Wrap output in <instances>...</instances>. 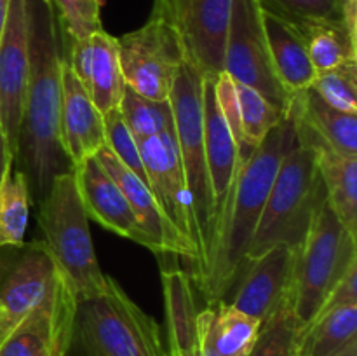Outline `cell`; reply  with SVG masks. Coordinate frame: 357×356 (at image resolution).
<instances>
[{"label": "cell", "instance_id": "cell-1", "mask_svg": "<svg viewBox=\"0 0 357 356\" xmlns=\"http://www.w3.org/2000/svg\"><path fill=\"white\" fill-rule=\"evenodd\" d=\"M28 77L21 114L16 166L26 177L31 199L40 201L58 175L73 170L59 138L61 27L51 0H26Z\"/></svg>", "mask_w": 357, "mask_h": 356}, {"label": "cell", "instance_id": "cell-2", "mask_svg": "<svg viewBox=\"0 0 357 356\" xmlns=\"http://www.w3.org/2000/svg\"><path fill=\"white\" fill-rule=\"evenodd\" d=\"M295 143V122L286 115L241 164L225 208L213 230L204 271L194 281L206 304L225 300L236 285L275 175Z\"/></svg>", "mask_w": 357, "mask_h": 356}, {"label": "cell", "instance_id": "cell-3", "mask_svg": "<svg viewBox=\"0 0 357 356\" xmlns=\"http://www.w3.org/2000/svg\"><path fill=\"white\" fill-rule=\"evenodd\" d=\"M324 201L326 192L317 170L316 150L310 143L296 138L275 175L246 260L275 246L295 250L302 246Z\"/></svg>", "mask_w": 357, "mask_h": 356}, {"label": "cell", "instance_id": "cell-4", "mask_svg": "<svg viewBox=\"0 0 357 356\" xmlns=\"http://www.w3.org/2000/svg\"><path fill=\"white\" fill-rule=\"evenodd\" d=\"M37 205L38 227L44 234L42 241L77 300L103 292L110 276L101 271L98 262L89 216L80 199L73 170L58 175Z\"/></svg>", "mask_w": 357, "mask_h": 356}, {"label": "cell", "instance_id": "cell-5", "mask_svg": "<svg viewBox=\"0 0 357 356\" xmlns=\"http://www.w3.org/2000/svg\"><path fill=\"white\" fill-rule=\"evenodd\" d=\"M75 342L86 356H167L159 323L114 278L101 293L77 300Z\"/></svg>", "mask_w": 357, "mask_h": 356}, {"label": "cell", "instance_id": "cell-6", "mask_svg": "<svg viewBox=\"0 0 357 356\" xmlns=\"http://www.w3.org/2000/svg\"><path fill=\"white\" fill-rule=\"evenodd\" d=\"M356 237L324 201L298 248L293 313L300 330L317 316L328 295L357 262Z\"/></svg>", "mask_w": 357, "mask_h": 356}, {"label": "cell", "instance_id": "cell-7", "mask_svg": "<svg viewBox=\"0 0 357 356\" xmlns=\"http://www.w3.org/2000/svg\"><path fill=\"white\" fill-rule=\"evenodd\" d=\"M117 45L126 86L150 100H169L187 59L169 0H153L146 23L117 37Z\"/></svg>", "mask_w": 357, "mask_h": 356}, {"label": "cell", "instance_id": "cell-8", "mask_svg": "<svg viewBox=\"0 0 357 356\" xmlns=\"http://www.w3.org/2000/svg\"><path fill=\"white\" fill-rule=\"evenodd\" d=\"M138 147L146 184L155 195L164 218L183 248V260L190 265V271L187 272L192 281H195L204 267V241L178 152L174 128L150 138L138 140Z\"/></svg>", "mask_w": 357, "mask_h": 356}, {"label": "cell", "instance_id": "cell-9", "mask_svg": "<svg viewBox=\"0 0 357 356\" xmlns=\"http://www.w3.org/2000/svg\"><path fill=\"white\" fill-rule=\"evenodd\" d=\"M202 86H204V75L188 59H185L174 79L169 103L173 108L174 138L178 143V152H180L192 199H194L195 213H197L199 227H201L202 241H204V251L208 257L213 229V195L204 150Z\"/></svg>", "mask_w": 357, "mask_h": 356}, {"label": "cell", "instance_id": "cell-10", "mask_svg": "<svg viewBox=\"0 0 357 356\" xmlns=\"http://www.w3.org/2000/svg\"><path fill=\"white\" fill-rule=\"evenodd\" d=\"M63 279L42 239L0 248V342L44 306Z\"/></svg>", "mask_w": 357, "mask_h": 356}, {"label": "cell", "instance_id": "cell-11", "mask_svg": "<svg viewBox=\"0 0 357 356\" xmlns=\"http://www.w3.org/2000/svg\"><path fill=\"white\" fill-rule=\"evenodd\" d=\"M223 72L236 82L257 89L288 114L291 96L274 72L265 35L264 9L258 0H232Z\"/></svg>", "mask_w": 357, "mask_h": 356}, {"label": "cell", "instance_id": "cell-12", "mask_svg": "<svg viewBox=\"0 0 357 356\" xmlns=\"http://www.w3.org/2000/svg\"><path fill=\"white\" fill-rule=\"evenodd\" d=\"M298 248L275 246L244 264L227 302L261 325L295 295Z\"/></svg>", "mask_w": 357, "mask_h": 356}, {"label": "cell", "instance_id": "cell-13", "mask_svg": "<svg viewBox=\"0 0 357 356\" xmlns=\"http://www.w3.org/2000/svg\"><path fill=\"white\" fill-rule=\"evenodd\" d=\"M187 59L204 77L223 72L232 0H169Z\"/></svg>", "mask_w": 357, "mask_h": 356}, {"label": "cell", "instance_id": "cell-14", "mask_svg": "<svg viewBox=\"0 0 357 356\" xmlns=\"http://www.w3.org/2000/svg\"><path fill=\"white\" fill-rule=\"evenodd\" d=\"M28 58L26 0H10L9 14L0 35V121L6 133L7 149L14 161L20 142Z\"/></svg>", "mask_w": 357, "mask_h": 356}, {"label": "cell", "instance_id": "cell-15", "mask_svg": "<svg viewBox=\"0 0 357 356\" xmlns=\"http://www.w3.org/2000/svg\"><path fill=\"white\" fill-rule=\"evenodd\" d=\"M77 297L66 279L54 295L0 342V356H66L73 346Z\"/></svg>", "mask_w": 357, "mask_h": 356}, {"label": "cell", "instance_id": "cell-16", "mask_svg": "<svg viewBox=\"0 0 357 356\" xmlns=\"http://www.w3.org/2000/svg\"><path fill=\"white\" fill-rule=\"evenodd\" d=\"M65 58L101 114L119 108L128 86L119 58L117 37L101 28L89 37L68 40Z\"/></svg>", "mask_w": 357, "mask_h": 356}, {"label": "cell", "instance_id": "cell-17", "mask_svg": "<svg viewBox=\"0 0 357 356\" xmlns=\"http://www.w3.org/2000/svg\"><path fill=\"white\" fill-rule=\"evenodd\" d=\"M59 138L72 166L98 154L107 145L103 114L75 73L70 70L66 58L61 66V107H59Z\"/></svg>", "mask_w": 357, "mask_h": 356}, {"label": "cell", "instance_id": "cell-18", "mask_svg": "<svg viewBox=\"0 0 357 356\" xmlns=\"http://www.w3.org/2000/svg\"><path fill=\"white\" fill-rule=\"evenodd\" d=\"M73 173L89 220H94L117 236L146 246L145 236L124 192L119 188L110 173L98 163L96 157L84 159L73 166Z\"/></svg>", "mask_w": 357, "mask_h": 356}, {"label": "cell", "instance_id": "cell-19", "mask_svg": "<svg viewBox=\"0 0 357 356\" xmlns=\"http://www.w3.org/2000/svg\"><path fill=\"white\" fill-rule=\"evenodd\" d=\"M202 96H204L206 164H208L209 185H211L213 195V230L225 208V202L244 161L241 157L239 147L234 140L232 131L223 119L218 101H216L215 77H204Z\"/></svg>", "mask_w": 357, "mask_h": 356}, {"label": "cell", "instance_id": "cell-20", "mask_svg": "<svg viewBox=\"0 0 357 356\" xmlns=\"http://www.w3.org/2000/svg\"><path fill=\"white\" fill-rule=\"evenodd\" d=\"M94 157L110 173L119 188L124 192L126 199L138 220L139 229L145 236V248L153 251L159 258H166L167 255L183 258V248L171 230L169 223L164 218L149 184L143 181L135 171L126 168L107 145L101 147Z\"/></svg>", "mask_w": 357, "mask_h": 356}, {"label": "cell", "instance_id": "cell-21", "mask_svg": "<svg viewBox=\"0 0 357 356\" xmlns=\"http://www.w3.org/2000/svg\"><path fill=\"white\" fill-rule=\"evenodd\" d=\"M199 342L202 356H248L257 344L261 323L227 300L199 309Z\"/></svg>", "mask_w": 357, "mask_h": 356}, {"label": "cell", "instance_id": "cell-22", "mask_svg": "<svg viewBox=\"0 0 357 356\" xmlns=\"http://www.w3.org/2000/svg\"><path fill=\"white\" fill-rule=\"evenodd\" d=\"M166 306L167 356H202L199 342L197 290L190 274L176 265L160 267Z\"/></svg>", "mask_w": 357, "mask_h": 356}, {"label": "cell", "instance_id": "cell-23", "mask_svg": "<svg viewBox=\"0 0 357 356\" xmlns=\"http://www.w3.org/2000/svg\"><path fill=\"white\" fill-rule=\"evenodd\" d=\"M295 131L296 138L310 143L316 150L317 170L326 192L328 206L342 225L357 236V157L335 152L296 124Z\"/></svg>", "mask_w": 357, "mask_h": 356}, {"label": "cell", "instance_id": "cell-24", "mask_svg": "<svg viewBox=\"0 0 357 356\" xmlns=\"http://www.w3.org/2000/svg\"><path fill=\"white\" fill-rule=\"evenodd\" d=\"M288 115L331 150L357 157V115L330 107L312 87L291 98Z\"/></svg>", "mask_w": 357, "mask_h": 356}, {"label": "cell", "instance_id": "cell-25", "mask_svg": "<svg viewBox=\"0 0 357 356\" xmlns=\"http://www.w3.org/2000/svg\"><path fill=\"white\" fill-rule=\"evenodd\" d=\"M264 27L274 72L286 93L293 98L309 89L316 70L307 54L305 40L298 27L267 10H264Z\"/></svg>", "mask_w": 357, "mask_h": 356}, {"label": "cell", "instance_id": "cell-26", "mask_svg": "<svg viewBox=\"0 0 357 356\" xmlns=\"http://www.w3.org/2000/svg\"><path fill=\"white\" fill-rule=\"evenodd\" d=\"M357 341V302L324 309L298 332L295 356H337Z\"/></svg>", "mask_w": 357, "mask_h": 356}, {"label": "cell", "instance_id": "cell-27", "mask_svg": "<svg viewBox=\"0 0 357 356\" xmlns=\"http://www.w3.org/2000/svg\"><path fill=\"white\" fill-rule=\"evenodd\" d=\"M31 202L26 177L10 161L0 180V248L23 243Z\"/></svg>", "mask_w": 357, "mask_h": 356}, {"label": "cell", "instance_id": "cell-28", "mask_svg": "<svg viewBox=\"0 0 357 356\" xmlns=\"http://www.w3.org/2000/svg\"><path fill=\"white\" fill-rule=\"evenodd\" d=\"M305 40L307 54L316 73L328 72L349 61H357V40L340 23L296 24Z\"/></svg>", "mask_w": 357, "mask_h": 356}, {"label": "cell", "instance_id": "cell-29", "mask_svg": "<svg viewBox=\"0 0 357 356\" xmlns=\"http://www.w3.org/2000/svg\"><path fill=\"white\" fill-rule=\"evenodd\" d=\"M119 112L136 140L150 138L174 128L169 100H150L135 93L131 87H126Z\"/></svg>", "mask_w": 357, "mask_h": 356}, {"label": "cell", "instance_id": "cell-30", "mask_svg": "<svg viewBox=\"0 0 357 356\" xmlns=\"http://www.w3.org/2000/svg\"><path fill=\"white\" fill-rule=\"evenodd\" d=\"M237 101H239V115L243 135L251 149H257L265 136L286 117V112L275 107L272 101L257 89L244 84L236 82Z\"/></svg>", "mask_w": 357, "mask_h": 356}, {"label": "cell", "instance_id": "cell-31", "mask_svg": "<svg viewBox=\"0 0 357 356\" xmlns=\"http://www.w3.org/2000/svg\"><path fill=\"white\" fill-rule=\"evenodd\" d=\"M300 325L293 313V302L286 304L261 325L257 344L248 356H295Z\"/></svg>", "mask_w": 357, "mask_h": 356}, {"label": "cell", "instance_id": "cell-32", "mask_svg": "<svg viewBox=\"0 0 357 356\" xmlns=\"http://www.w3.org/2000/svg\"><path fill=\"white\" fill-rule=\"evenodd\" d=\"M310 87L330 107L357 115V61H349L328 72L316 73Z\"/></svg>", "mask_w": 357, "mask_h": 356}, {"label": "cell", "instance_id": "cell-33", "mask_svg": "<svg viewBox=\"0 0 357 356\" xmlns=\"http://www.w3.org/2000/svg\"><path fill=\"white\" fill-rule=\"evenodd\" d=\"M261 9L293 24L342 23V0H258Z\"/></svg>", "mask_w": 357, "mask_h": 356}, {"label": "cell", "instance_id": "cell-34", "mask_svg": "<svg viewBox=\"0 0 357 356\" xmlns=\"http://www.w3.org/2000/svg\"><path fill=\"white\" fill-rule=\"evenodd\" d=\"M63 35L68 40L89 37L101 30V3L103 0H51Z\"/></svg>", "mask_w": 357, "mask_h": 356}, {"label": "cell", "instance_id": "cell-35", "mask_svg": "<svg viewBox=\"0 0 357 356\" xmlns=\"http://www.w3.org/2000/svg\"><path fill=\"white\" fill-rule=\"evenodd\" d=\"M105 122V138H107V147L114 152V156L129 168L135 171L143 181H146L145 168H143L142 154H139L138 140L132 136L129 128L126 126L124 119H122L119 108L108 112L103 115Z\"/></svg>", "mask_w": 357, "mask_h": 356}, {"label": "cell", "instance_id": "cell-36", "mask_svg": "<svg viewBox=\"0 0 357 356\" xmlns=\"http://www.w3.org/2000/svg\"><path fill=\"white\" fill-rule=\"evenodd\" d=\"M342 23L354 40H357V0H342Z\"/></svg>", "mask_w": 357, "mask_h": 356}, {"label": "cell", "instance_id": "cell-37", "mask_svg": "<svg viewBox=\"0 0 357 356\" xmlns=\"http://www.w3.org/2000/svg\"><path fill=\"white\" fill-rule=\"evenodd\" d=\"M14 161V157L9 154V149H7V142H6V133H3L2 128V121H0V180H2V175L6 171L7 164Z\"/></svg>", "mask_w": 357, "mask_h": 356}, {"label": "cell", "instance_id": "cell-38", "mask_svg": "<svg viewBox=\"0 0 357 356\" xmlns=\"http://www.w3.org/2000/svg\"><path fill=\"white\" fill-rule=\"evenodd\" d=\"M9 6H10V0H0V35H2L7 14H9Z\"/></svg>", "mask_w": 357, "mask_h": 356}, {"label": "cell", "instance_id": "cell-39", "mask_svg": "<svg viewBox=\"0 0 357 356\" xmlns=\"http://www.w3.org/2000/svg\"><path fill=\"white\" fill-rule=\"evenodd\" d=\"M337 356H357V341L352 342L349 348H345L344 351H342L340 355H337Z\"/></svg>", "mask_w": 357, "mask_h": 356}]
</instances>
